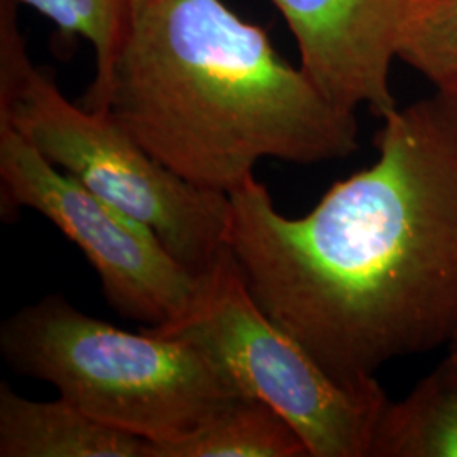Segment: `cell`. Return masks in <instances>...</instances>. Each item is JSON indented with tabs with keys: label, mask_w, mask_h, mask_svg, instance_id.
<instances>
[{
	"label": "cell",
	"mask_w": 457,
	"mask_h": 457,
	"mask_svg": "<svg viewBox=\"0 0 457 457\" xmlns=\"http://www.w3.org/2000/svg\"><path fill=\"white\" fill-rule=\"evenodd\" d=\"M383 117L375 162L287 217L230 192L228 247L254 300L344 383L457 339V83Z\"/></svg>",
	"instance_id": "cell-1"
},
{
	"label": "cell",
	"mask_w": 457,
	"mask_h": 457,
	"mask_svg": "<svg viewBox=\"0 0 457 457\" xmlns=\"http://www.w3.org/2000/svg\"><path fill=\"white\" fill-rule=\"evenodd\" d=\"M83 107L109 112L181 179L228 195L266 158L326 163L360 147L356 112L222 0H129L114 63Z\"/></svg>",
	"instance_id": "cell-2"
},
{
	"label": "cell",
	"mask_w": 457,
	"mask_h": 457,
	"mask_svg": "<svg viewBox=\"0 0 457 457\" xmlns=\"http://www.w3.org/2000/svg\"><path fill=\"white\" fill-rule=\"evenodd\" d=\"M0 353L19 375L46 381L68 403L153 447L188 439L245 396L194 345L111 326L62 294L5 319Z\"/></svg>",
	"instance_id": "cell-3"
},
{
	"label": "cell",
	"mask_w": 457,
	"mask_h": 457,
	"mask_svg": "<svg viewBox=\"0 0 457 457\" xmlns=\"http://www.w3.org/2000/svg\"><path fill=\"white\" fill-rule=\"evenodd\" d=\"M145 328L215 361L245 396L294 427L309 457H370L386 393L376 378L344 383L327 373L258 305L230 247L198 277L187 311Z\"/></svg>",
	"instance_id": "cell-4"
},
{
	"label": "cell",
	"mask_w": 457,
	"mask_h": 457,
	"mask_svg": "<svg viewBox=\"0 0 457 457\" xmlns=\"http://www.w3.org/2000/svg\"><path fill=\"white\" fill-rule=\"evenodd\" d=\"M12 128L85 188L151 228L194 275L228 249L230 196L181 179L109 112L71 104L53 73L33 66L0 129Z\"/></svg>",
	"instance_id": "cell-5"
},
{
	"label": "cell",
	"mask_w": 457,
	"mask_h": 457,
	"mask_svg": "<svg viewBox=\"0 0 457 457\" xmlns=\"http://www.w3.org/2000/svg\"><path fill=\"white\" fill-rule=\"evenodd\" d=\"M2 213L31 209L79 245L109 305L146 327L177 319L198 287L162 239L48 162L16 129H0Z\"/></svg>",
	"instance_id": "cell-6"
},
{
	"label": "cell",
	"mask_w": 457,
	"mask_h": 457,
	"mask_svg": "<svg viewBox=\"0 0 457 457\" xmlns=\"http://www.w3.org/2000/svg\"><path fill=\"white\" fill-rule=\"evenodd\" d=\"M303 71L334 104L383 119L398 105L392 66L413 0H271Z\"/></svg>",
	"instance_id": "cell-7"
},
{
	"label": "cell",
	"mask_w": 457,
	"mask_h": 457,
	"mask_svg": "<svg viewBox=\"0 0 457 457\" xmlns=\"http://www.w3.org/2000/svg\"><path fill=\"white\" fill-rule=\"evenodd\" d=\"M153 442L102 424L62 396L36 402L0 383V457H151Z\"/></svg>",
	"instance_id": "cell-8"
},
{
	"label": "cell",
	"mask_w": 457,
	"mask_h": 457,
	"mask_svg": "<svg viewBox=\"0 0 457 457\" xmlns=\"http://www.w3.org/2000/svg\"><path fill=\"white\" fill-rule=\"evenodd\" d=\"M370 457H457V361L449 354L402 400H388Z\"/></svg>",
	"instance_id": "cell-9"
},
{
	"label": "cell",
	"mask_w": 457,
	"mask_h": 457,
	"mask_svg": "<svg viewBox=\"0 0 457 457\" xmlns=\"http://www.w3.org/2000/svg\"><path fill=\"white\" fill-rule=\"evenodd\" d=\"M151 457H309V451L277 410L239 396L188 439L154 445Z\"/></svg>",
	"instance_id": "cell-10"
},
{
	"label": "cell",
	"mask_w": 457,
	"mask_h": 457,
	"mask_svg": "<svg viewBox=\"0 0 457 457\" xmlns=\"http://www.w3.org/2000/svg\"><path fill=\"white\" fill-rule=\"evenodd\" d=\"M396 56L434 87L457 83V0H413Z\"/></svg>",
	"instance_id": "cell-11"
},
{
	"label": "cell",
	"mask_w": 457,
	"mask_h": 457,
	"mask_svg": "<svg viewBox=\"0 0 457 457\" xmlns=\"http://www.w3.org/2000/svg\"><path fill=\"white\" fill-rule=\"evenodd\" d=\"M36 9L63 34L82 36L97 56V73L92 85L104 82L114 63L126 29L129 0H19Z\"/></svg>",
	"instance_id": "cell-12"
},
{
	"label": "cell",
	"mask_w": 457,
	"mask_h": 457,
	"mask_svg": "<svg viewBox=\"0 0 457 457\" xmlns=\"http://www.w3.org/2000/svg\"><path fill=\"white\" fill-rule=\"evenodd\" d=\"M449 356H451L453 360L457 361V339L449 344Z\"/></svg>",
	"instance_id": "cell-13"
}]
</instances>
